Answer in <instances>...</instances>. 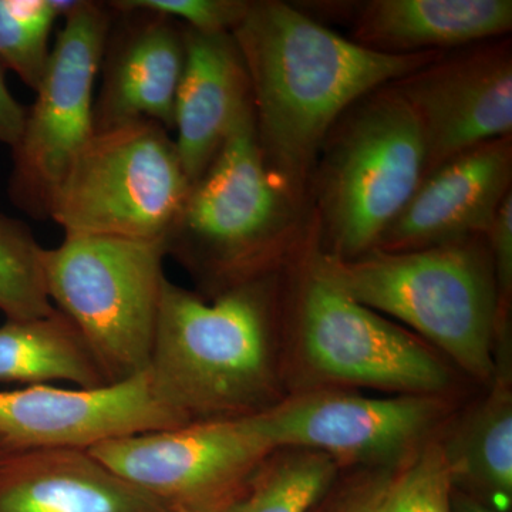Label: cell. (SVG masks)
<instances>
[{"label": "cell", "instance_id": "cell-1", "mask_svg": "<svg viewBox=\"0 0 512 512\" xmlns=\"http://www.w3.org/2000/svg\"><path fill=\"white\" fill-rule=\"evenodd\" d=\"M231 35L247 69L266 163L311 204L320 147L340 116L444 53L375 52L279 0L249 2Z\"/></svg>", "mask_w": 512, "mask_h": 512}, {"label": "cell", "instance_id": "cell-2", "mask_svg": "<svg viewBox=\"0 0 512 512\" xmlns=\"http://www.w3.org/2000/svg\"><path fill=\"white\" fill-rule=\"evenodd\" d=\"M276 291L275 272L210 299L167 279L147 367L157 396L188 423L278 403Z\"/></svg>", "mask_w": 512, "mask_h": 512}, {"label": "cell", "instance_id": "cell-3", "mask_svg": "<svg viewBox=\"0 0 512 512\" xmlns=\"http://www.w3.org/2000/svg\"><path fill=\"white\" fill-rule=\"evenodd\" d=\"M313 234L312 204L266 163L251 106L191 185L165 248L210 299L274 274L288 251Z\"/></svg>", "mask_w": 512, "mask_h": 512}, {"label": "cell", "instance_id": "cell-4", "mask_svg": "<svg viewBox=\"0 0 512 512\" xmlns=\"http://www.w3.org/2000/svg\"><path fill=\"white\" fill-rule=\"evenodd\" d=\"M313 256L330 281L377 313L402 320L477 379L495 375L503 328L487 237L407 252L372 249L352 259Z\"/></svg>", "mask_w": 512, "mask_h": 512}, {"label": "cell", "instance_id": "cell-5", "mask_svg": "<svg viewBox=\"0 0 512 512\" xmlns=\"http://www.w3.org/2000/svg\"><path fill=\"white\" fill-rule=\"evenodd\" d=\"M426 174L419 121L390 84L349 107L320 147L311 181L316 247L352 259L376 247Z\"/></svg>", "mask_w": 512, "mask_h": 512}, {"label": "cell", "instance_id": "cell-6", "mask_svg": "<svg viewBox=\"0 0 512 512\" xmlns=\"http://www.w3.org/2000/svg\"><path fill=\"white\" fill-rule=\"evenodd\" d=\"M191 190L168 130L150 120L94 131L56 188L64 237L167 242Z\"/></svg>", "mask_w": 512, "mask_h": 512}, {"label": "cell", "instance_id": "cell-7", "mask_svg": "<svg viewBox=\"0 0 512 512\" xmlns=\"http://www.w3.org/2000/svg\"><path fill=\"white\" fill-rule=\"evenodd\" d=\"M163 242L64 237L45 249L47 293L72 320L109 383L146 372L165 281Z\"/></svg>", "mask_w": 512, "mask_h": 512}, {"label": "cell", "instance_id": "cell-8", "mask_svg": "<svg viewBox=\"0 0 512 512\" xmlns=\"http://www.w3.org/2000/svg\"><path fill=\"white\" fill-rule=\"evenodd\" d=\"M114 16L107 3H76L57 33L35 103L26 109L9 191L36 220H47L56 188L93 137L94 86Z\"/></svg>", "mask_w": 512, "mask_h": 512}, {"label": "cell", "instance_id": "cell-9", "mask_svg": "<svg viewBox=\"0 0 512 512\" xmlns=\"http://www.w3.org/2000/svg\"><path fill=\"white\" fill-rule=\"evenodd\" d=\"M313 241L296 296L306 366L322 379L402 394L437 396L447 389L450 376L439 357L333 284L313 256Z\"/></svg>", "mask_w": 512, "mask_h": 512}, {"label": "cell", "instance_id": "cell-10", "mask_svg": "<svg viewBox=\"0 0 512 512\" xmlns=\"http://www.w3.org/2000/svg\"><path fill=\"white\" fill-rule=\"evenodd\" d=\"M89 451L173 512L227 511L275 453L252 414L120 437Z\"/></svg>", "mask_w": 512, "mask_h": 512}, {"label": "cell", "instance_id": "cell-11", "mask_svg": "<svg viewBox=\"0 0 512 512\" xmlns=\"http://www.w3.org/2000/svg\"><path fill=\"white\" fill-rule=\"evenodd\" d=\"M441 410L437 396L376 399L323 390L279 400L252 419L274 451L295 448L318 451L336 463L389 466L427 436Z\"/></svg>", "mask_w": 512, "mask_h": 512}, {"label": "cell", "instance_id": "cell-12", "mask_svg": "<svg viewBox=\"0 0 512 512\" xmlns=\"http://www.w3.org/2000/svg\"><path fill=\"white\" fill-rule=\"evenodd\" d=\"M390 86L419 121L424 177L458 154L512 136L510 37L444 52Z\"/></svg>", "mask_w": 512, "mask_h": 512}, {"label": "cell", "instance_id": "cell-13", "mask_svg": "<svg viewBox=\"0 0 512 512\" xmlns=\"http://www.w3.org/2000/svg\"><path fill=\"white\" fill-rule=\"evenodd\" d=\"M188 421L157 396L146 372L93 389L33 384L0 392V448H80L170 430Z\"/></svg>", "mask_w": 512, "mask_h": 512}, {"label": "cell", "instance_id": "cell-14", "mask_svg": "<svg viewBox=\"0 0 512 512\" xmlns=\"http://www.w3.org/2000/svg\"><path fill=\"white\" fill-rule=\"evenodd\" d=\"M512 192V136L458 154L420 181L376 247L407 252L487 237Z\"/></svg>", "mask_w": 512, "mask_h": 512}, {"label": "cell", "instance_id": "cell-15", "mask_svg": "<svg viewBox=\"0 0 512 512\" xmlns=\"http://www.w3.org/2000/svg\"><path fill=\"white\" fill-rule=\"evenodd\" d=\"M104 49L94 131L150 120L174 130L185 62L184 25L156 13L114 12Z\"/></svg>", "mask_w": 512, "mask_h": 512}, {"label": "cell", "instance_id": "cell-16", "mask_svg": "<svg viewBox=\"0 0 512 512\" xmlns=\"http://www.w3.org/2000/svg\"><path fill=\"white\" fill-rule=\"evenodd\" d=\"M0 512H173L80 448H0Z\"/></svg>", "mask_w": 512, "mask_h": 512}, {"label": "cell", "instance_id": "cell-17", "mask_svg": "<svg viewBox=\"0 0 512 512\" xmlns=\"http://www.w3.org/2000/svg\"><path fill=\"white\" fill-rule=\"evenodd\" d=\"M185 62L174 106V143L191 185L200 180L241 114L252 106L247 69L231 33L185 28Z\"/></svg>", "mask_w": 512, "mask_h": 512}, {"label": "cell", "instance_id": "cell-18", "mask_svg": "<svg viewBox=\"0 0 512 512\" xmlns=\"http://www.w3.org/2000/svg\"><path fill=\"white\" fill-rule=\"evenodd\" d=\"M511 0H372L362 3L353 40L389 55L447 52L507 37Z\"/></svg>", "mask_w": 512, "mask_h": 512}, {"label": "cell", "instance_id": "cell-19", "mask_svg": "<svg viewBox=\"0 0 512 512\" xmlns=\"http://www.w3.org/2000/svg\"><path fill=\"white\" fill-rule=\"evenodd\" d=\"M0 382H70L80 389L110 384L82 333L57 309L0 326Z\"/></svg>", "mask_w": 512, "mask_h": 512}, {"label": "cell", "instance_id": "cell-20", "mask_svg": "<svg viewBox=\"0 0 512 512\" xmlns=\"http://www.w3.org/2000/svg\"><path fill=\"white\" fill-rule=\"evenodd\" d=\"M441 446L453 485H468L503 503L511 500L512 397L507 384H497Z\"/></svg>", "mask_w": 512, "mask_h": 512}, {"label": "cell", "instance_id": "cell-21", "mask_svg": "<svg viewBox=\"0 0 512 512\" xmlns=\"http://www.w3.org/2000/svg\"><path fill=\"white\" fill-rule=\"evenodd\" d=\"M338 463L318 451L276 450L225 512H308L335 480Z\"/></svg>", "mask_w": 512, "mask_h": 512}, {"label": "cell", "instance_id": "cell-22", "mask_svg": "<svg viewBox=\"0 0 512 512\" xmlns=\"http://www.w3.org/2000/svg\"><path fill=\"white\" fill-rule=\"evenodd\" d=\"M45 249L28 225L0 214V311L10 320L56 311L46 288Z\"/></svg>", "mask_w": 512, "mask_h": 512}, {"label": "cell", "instance_id": "cell-23", "mask_svg": "<svg viewBox=\"0 0 512 512\" xmlns=\"http://www.w3.org/2000/svg\"><path fill=\"white\" fill-rule=\"evenodd\" d=\"M57 18L52 0H0V66L32 90L45 73Z\"/></svg>", "mask_w": 512, "mask_h": 512}, {"label": "cell", "instance_id": "cell-24", "mask_svg": "<svg viewBox=\"0 0 512 512\" xmlns=\"http://www.w3.org/2000/svg\"><path fill=\"white\" fill-rule=\"evenodd\" d=\"M453 487L443 446L426 444L397 471L387 512H453Z\"/></svg>", "mask_w": 512, "mask_h": 512}, {"label": "cell", "instance_id": "cell-25", "mask_svg": "<svg viewBox=\"0 0 512 512\" xmlns=\"http://www.w3.org/2000/svg\"><path fill=\"white\" fill-rule=\"evenodd\" d=\"M114 12L156 13L177 20L185 28L208 33H231L249 8V0H114Z\"/></svg>", "mask_w": 512, "mask_h": 512}, {"label": "cell", "instance_id": "cell-26", "mask_svg": "<svg viewBox=\"0 0 512 512\" xmlns=\"http://www.w3.org/2000/svg\"><path fill=\"white\" fill-rule=\"evenodd\" d=\"M487 242L493 262L501 318L507 320V306H510L512 293V192L495 215L487 234Z\"/></svg>", "mask_w": 512, "mask_h": 512}, {"label": "cell", "instance_id": "cell-27", "mask_svg": "<svg viewBox=\"0 0 512 512\" xmlns=\"http://www.w3.org/2000/svg\"><path fill=\"white\" fill-rule=\"evenodd\" d=\"M396 470L382 468L360 478L342 498L336 512H387Z\"/></svg>", "mask_w": 512, "mask_h": 512}, {"label": "cell", "instance_id": "cell-28", "mask_svg": "<svg viewBox=\"0 0 512 512\" xmlns=\"http://www.w3.org/2000/svg\"><path fill=\"white\" fill-rule=\"evenodd\" d=\"M25 120L26 109L9 92L0 66V143L15 147L22 136Z\"/></svg>", "mask_w": 512, "mask_h": 512}, {"label": "cell", "instance_id": "cell-29", "mask_svg": "<svg viewBox=\"0 0 512 512\" xmlns=\"http://www.w3.org/2000/svg\"><path fill=\"white\" fill-rule=\"evenodd\" d=\"M451 507H453V512H498L495 508L481 503L477 498L471 497L468 494L458 493V491L453 493Z\"/></svg>", "mask_w": 512, "mask_h": 512}]
</instances>
